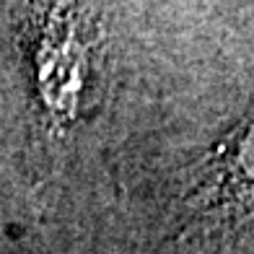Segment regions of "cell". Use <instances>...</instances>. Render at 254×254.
<instances>
[{
	"label": "cell",
	"instance_id": "6da1fadb",
	"mask_svg": "<svg viewBox=\"0 0 254 254\" xmlns=\"http://www.w3.org/2000/svg\"><path fill=\"white\" fill-rule=\"evenodd\" d=\"M29 42L44 125L63 135L91 101L101 29L86 0H29Z\"/></svg>",
	"mask_w": 254,
	"mask_h": 254
},
{
	"label": "cell",
	"instance_id": "7a4b0ae2",
	"mask_svg": "<svg viewBox=\"0 0 254 254\" xmlns=\"http://www.w3.org/2000/svg\"><path fill=\"white\" fill-rule=\"evenodd\" d=\"M213 187L223 197L254 200V117L247 120L213 158Z\"/></svg>",
	"mask_w": 254,
	"mask_h": 254
}]
</instances>
